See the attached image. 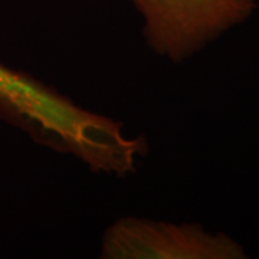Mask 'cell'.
<instances>
[{"label":"cell","instance_id":"cell-1","mask_svg":"<svg viewBox=\"0 0 259 259\" xmlns=\"http://www.w3.org/2000/svg\"><path fill=\"white\" fill-rule=\"evenodd\" d=\"M0 115L39 144L75 156L94 173L130 175L148 150L144 137L128 139L120 122L88 111L54 87L2 64Z\"/></svg>","mask_w":259,"mask_h":259},{"label":"cell","instance_id":"cell-2","mask_svg":"<svg viewBox=\"0 0 259 259\" xmlns=\"http://www.w3.org/2000/svg\"><path fill=\"white\" fill-rule=\"evenodd\" d=\"M143 16V36L157 55L180 64L245 23L259 0H130Z\"/></svg>","mask_w":259,"mask_h":259},{"label":"cell","instance_id":"cell-3","mask_svg":"<svg viewBox=\"0 0 259 259\" xmlns=\"http://www.w3.org/2000/svg\"><path fill=\"white\" fill-rule=\"evenodd\" d=\"M102 259H245V248L223 232L199 223L121 218L102 235Z\"/></svg>","mask_w":259,"mask_h":259}]
</instances>
